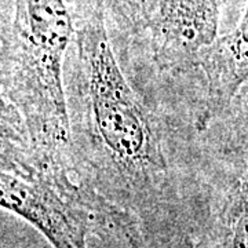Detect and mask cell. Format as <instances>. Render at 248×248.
I'll list each match as a JSON object with an SVG mask.
<instances>
[{"instance_id": "3", "label": "cell", "mask_w": 248, "mask_h": 248, "mask_svg": "<svg viewBox=\"0 0 248 248\" xmlns=\"http://www.w3.org/2000/svg\"><path fill=\"white\" fill-rule=\"evenodd\" d=\"M0 204L35 226L54 248H89L95 221L122 214L76 182L73 159L36 148L18 113L1 104Z\"/></svg>"}, {"instance_id": "7", "label": "cell", "mask_w": 248, "mask_h": 248, "mask_svg": "<svg viewBox=\"0 0 248 248\" xmlns=\"http://www.w3.org/2000/svg\"><path fill=\"white\" fill-rule=\"evenodd\" d=\"M178 248H196V246H195V243L192 241V239H190L189 236H186L185 239L181 240V243H179Z\"/></svg>"}, {"instance_id": "2", "label": "cell", "mask_w": 248, "mask_h": 248, "mask_svg": "<svg viewBox=\"0 0 248 248\" xmlns=\"http://www.w3.org/2000/svg\"><path fill=\"white\" fill-rule=\"evenodd\" d=\"M76 31L65 0H14L1 37V104L36 148L73 159L63 60Z\"/></svg>"}, {"instance_id": "5", "label": "cell", "mask_w": 248, "mask_h": 248, "mask_svg": "<svg viewBox=\"0 0 248 248\" xmlns=\"http://www.w3.org/2000/svg\"><path fill=\"white\" fill-rule=\"evenodd\" d=\"M195 68L205 79L203 104L195 117L196 130L203 133L248 87V0L239 25L207 47Z\"/></svg>"}, {"instance_id": "6", "label": "cell", "mask_w": 248, "mask_h": 248, "mask_svg": "<svg viewBox=\"0 0 248 248\" xmlns=\"http://www.w3.org/2000/svg\"><path fill=\"white\" fill-rule=\"evenodd\" d=\"M115 16L128 31L140 33L149 31L159 13L161 0H109Z\"/></svg>"}, {"instance_id": "1", "label": "cell", "mask_w": 248, "mask_h": 248, "mask_svg": "<svg viewBox=\"0 0 248 248\" xmlns=\"http://www.w3.org/2000/svg\"><path fill=\"white\" fill-rule=\"evenodd\" d=\"M75 45L78 125L87 157L131 189L151 187L167 172L159 127L116 61L102 4L76 31Z\"/></svg>"}, {"instance_id": "4", "label": "cell", "mask_w": 248, "mask_h": 248, "mask_svg": "<svg viewBox=\"0 0 248 248\" xmlns=\"http://www.w3.org/2000/svg\"><path fill=\"white\" fill-rule=\"evenodd\" d=\"M221 0H161L151 27L153 60L160 69L181 73L218 39Z\"/></svg>"}]
</instances>
